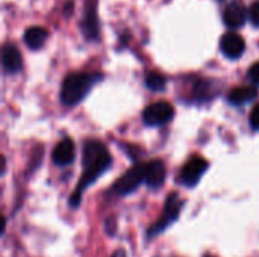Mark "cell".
Returning <instances> with one entry per match:
<instances>
[{
	"label": "cell",
	"mask_w": 259,
	"mask_h": 257,
	"mask_svg": "<svg viewBox=\"0 0 259 257\" xmlns=\"http://www.w3.org/2000/svg\"><path fill=\"white\" fill-rule=\"evenodd\" d=\"M53 162L59 167L70 165L74 159V142L70 138L62 139L61 142L56 144L53 153H52Z\"/></svg>",
	"instance_id": "10"
},
{
	"label": "cell",
	"mask_w": 259,
	"mask_h": 257,
	"mask_svg": "<svg viewBox=\"0 0 259 257\" xmlns=\"http://www.w3.org/2000/svg\"><path fill=\"white\" fill-rule=\"evenodd\" d=\"M47 36H49V32H47L44 27L33 26V27H29V29L24 32V42L27 44L29 48L38 50V48H41V47L44 45Z\"/></svg>",
	"instance_id": "13"
},
{
	"label": "cell",
	"mask_w": 259,
	"mask_h": 257,
	"mask_svg": "<svg viewBox=\"0 0 259 257\" xmlns=\"http://www.w3.org/2000/svg\"><path fill=\"white\" fill-rule=\"evenodd\" d=\"M181 208H182V201L179 200L178 194H171L168 198H167V203H165V208H164V212L161 215V218L150 227L149 230V238H153L159 233H162L181 214Z\"/></svg>",
	"instance_id": "4"
},
{
	"label": "cell",
	"mask_w": 259,
	"mask_h": 257,
	"mask_svg": "<svg viewBox=\"0 0 259 257\" xmlns=\"http://www.w3.org/2000/svg\"><path fill=\"white\" fill-rule=\"evenodd\" d=\"M258 95V89L255 86H238L231 91L229 94V101L234 105H246L252 101Z\"/></svg>",
	"instance_id": "14"
},
{
	"label": "cell",
	"mask_w": 259,
	"mask_h": 257,
	"mask_svg": "<svg viewBox=\"0 0 259 257\" xmlns=\"http://www.w3.org/2000/svg\"><path fill=\"white\" fill-rule=\"evenodd\" d=\"M143 182H146V165L138 164L131 170H127L126 174L117 180V183L112 188V192H115L117 195H126L134 189H137Z\"/></svg>",
	"instance_id": "3"
},
{
	"label": "cell",
	"mask_w": 259,
	"mask_h": 257,
	"mask_svg": "<svg viewBox=\"0 0 259 257\" xmlns=\"http://www.w3.org/2000/svg\"><path fill=\"white\" fill-rule=\"evenodd\" d=\"M146 165V185L150 188H159L165 180V165L162 161L155 159Z\"/></svg>",
	"instance_id": "11"
},
{
	"label": "cell",
	"mask_w": 259,
	"mask_h": 257,
	"mask_svg": "<svg viewBox=\"0 0 259 257\" xmlns=\"http://www.w3.org/2000/svg\"><path fill=\"white\" fill-rule=\"evenodd\" d=\"M96 9H97V0H87L83 18L80 23L83 35L91 41L99 38V20L96 15Z\"/></svg>",
	"instance_id": "6"
},
{
	"label": "cell",
	"mask_w": 259,
	"mask_h": 257,
	"mask_svg": "<svg viewBox=\"0 0 259 257\" xmlns=\"http://www.w3.org/2000/svg\"><path fill=\"white\" fill-rule=\"evenodd\" d=\"M175 109L167 101H156L149 105L143 112V121L147 126H161L173 118Z\"/></svg>",
	"instance_id": "5"
},
{
	"label": "cell",
	"mask_w": 259,
	"mask_h": 257,
	"mask_svg": "<svg viewBox=\"0 0 259 257\" xmlns=\"http://www.w3.org/2000/svg\"><path fill=\"white\" fill-rule=\"evenodd\" d=\"M3 68L8 73H18L23 67L20 50L14 44L3 45Z\"/></svg>",
	"instance_id": "12"
},
{
	"label": "cell",
	"mask_w": 259,
	"mask_h": 257,
	"mask_svg": "<svg viewBox=\"0 0 259 257\" xmlns=\"http://www.w3.org/2000/svg\"><path fill=\"white\" fill-rule=\"evenodd\" d=\"M165 77L159 73H150L146 77V85L152 91H162L165 88Z\"/></svg>",
	"instance_id": "15"
},
{
	"label": "cell",
	"mask_w": 259,
	"mask_h": 257,
	"mask_svg": "<svg viewBox=\"0 0 259 257\" xmlns=\"http://www.w3.org/2000/svg\"><path fill=\"white\" fill-rule=\"evenodd\" d=\"M220 48L228 58L237 59L244 53L246 44H244V39L237 32H228L222 36Z\"/></svg>",
	"instance_id": "9"
},
{
	"label": "cell",
	"mask_w": 259,
	"mask_h": 257,
	"mask_svg": "<svg viewBox=\"0 0 259 257\" xmlns=\"http://www.w3.org/2000/svg\"><path fill=\"white\" fill-rule=\"evenodd\" d=\"M246 6L243 2L240 0H234L231 2L225 12H223V21L228 27L231 29H238L246 23Z\"/></svg>",
	"instance_id": "8"
},
{
	"label": "cell",
	"mask_w": 259,
	"mask_h": 257,
	"mask_svg": "<svg viewBox=\"0 0 259 257\" xmlns=\"http://www.w3.org/2000/svg\"><path fill=\"white\" fill-rule=\"evenodd\" d=\"M250 126L255 129V130H259V105H256L250 114Z\"/></svg>",
	"instance_id": "19"
},
{
	"label": "cell",
	"mask_w": 259,
	"mask_h": 257,
	"mask_svg": "<svg viewBox=\"0 0 259 257\" xmlns=\"http://www.w3.org/2000/svg\"><path fill=\"white\" fill-rule=\"evenodd\" d=\"M112 257H126V254H124V251H123V250H118V251H115V253H114V256Z\"/></svg>",
	"instance_id": "20"
},
{
	"label": "cell",
	"mask_w": 259,
	"mask_h": 257,
	"mask_svg": "<svg viewBox=\"0 0 259 257\" xmlns=\"http://www.w3.org/2000/svg\"><path fill=\"white\" fill-rule=\"evenodd\" d=\"M206 168H208V162L205 159H202V158H193L182 168V173H181L182 182L187 186L197 185V182L200 180V177L205 174Z\"/></svg>",
	"instance_id": "7"
},
{
	"label": "cell",
	"mask_w": 259,
	"mask_h": 257,
	"mask_svg": "<svg viewBox=\"0 0 259 257\" xmlns=\"http://www.w3.org/2000/svg\"><path fill=\"white\" fill-rule=\"evenodd\" d=\"M249 17H250V21L259 27V2L252 3V6L249 9Z\"/></svg>",
	"instance_id": "17"
},
{
	"label": "cell",
	"mask_w": 259,
	"mask_h": 257,
	"mask_svg": "<svg viewBox=\"0 0 259 257\" xmlns=\"http://www.w3.org/2000/svg\"><path fill=\"white\" fill-rule=\"evenodd\" d=\"M99 74L88 73H71L68 74L61 88V100L65 106H74L80 103L85 95L91 91L96 82H99Z\"/></svg>",
	"instance_id": "2"
},
{
	"label": "cell",
	"mask_w": 259,
	"mask_h": 257,
	"mask_svg": "<svg viewBox=\"0 0 259 257\" xmlns=\"http://www.w3.org/2000/svg\"><path fill=\"white\" fill-rule=\"evenodd\" d=\"M249 79H250L255 85H259V62L253 64V65L249 68Z\"/></svg>",
	"instance_id": "18"
},
{
	"label": "cell",
	"mask_w": 259,
	"mask_h": 257,
	"mask_svg": "<svg viewBox=\"0 0 259 257\" xmlns=\"http://www.w3.org/2000/svg\"><path fill=\"white\" fill-rule=\"evenodd\" d=\"M211 86H209V82H206V80H202V82H199L197 85H196V95L199 97V98H202V100H205V98H209L211 97Z\"/></svg>",
	"instance_id": "16"
},
{
	"label": "cell",
	"mask_w": 259,
	"mask_h": 257,
	"mask_svg": "<svg viewBox=\"0 0 259 257\" xmlns=\"http://www.w3.org/2000/svg\"><path fill=\"white\" fill-rule=\"evenodd\" d=\"M112 159L106 147L97 139H88L83 142V171L76 191L70 197V206L77 208L82 200L83 191L94 182L102 173L111 165Z\"/></svg>",
	"instance_id": "1"
}]
</instances>
